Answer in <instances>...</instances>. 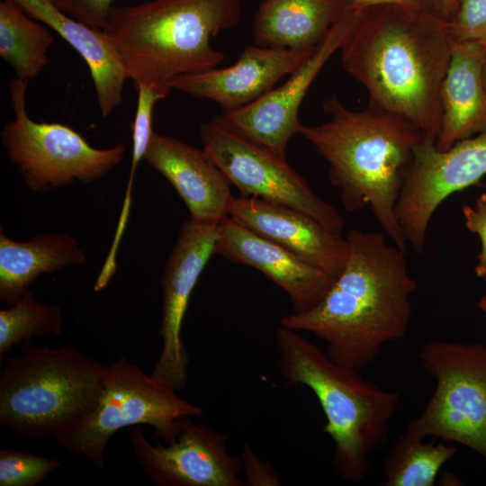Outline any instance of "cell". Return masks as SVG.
I'll return each mask as SVG.
<instances>
[{
  "label": "cell",
  "instance_id": "cell-1",
  "mask_svg": "<svg viewBox=\"0 0 486 486\" xmlns=\"http://www.w3.org/2000/svg\"><path fill=\"white\" fill-rule=\"evenodd\" d=\"M452 46L447 20L437 14L358 5L339 50L345 70L367 90L368 107L406 119L435 141Z\"/></svg>",
  "mask_w": 486,
  "mask_h": 486
},
{
  "label": "cell",
  "instance_id": "cell-2",
  "mask_svg": "<svg viewBox=\"0 0 486 486\" xmlns=\"http://www.w3.org/2000/svg\"><path fill=\"white\" fill-rule=\"evenodd\" d=\"M383 232L348 230L349 256L341 274L310 310L284 316L280 325L310 332L335 363L361 371L383 347L403 339L418 283L406 253Z\"/></svg>",
  "mask_w": 486,
  "mask_h": 486
},
{
  "label": "cell",
  "instance_id": "cell-3",
  "mask_svg": "<svg viewBox=\"0 0 486 486\" xmlns=\"http://www.w3.org/2000/svg\"><path fill=\"white\" fill-rule=\"evenodd\" d=\"M329 120L302 126L301 133L328 164L330 183L345 209L369 206L389 239L406 253L407 240L395 214L414 154L424 135L398 115L367 106L354 111L333 95L322 104Z\"/></svg>",
  "mask_w": 486,
  "mask_h": 486
},
{
  "label": "cell",
  "instance_id": "cell-4",
  "mask_svg": "<svg viewBox=\"0 0 486 486\" xmlns=\"http://www.w3.org/2000/svg\"><path fill=\"white\" fill-rule=\"evenodd\" d=\"M240 0H151L110 10L103 30L134 87L169 94L173 79L217 68L224 54L212 38L235 27Z\"/></svg>",
  "mask_w": 486,
  "mask_h": 486
},
{
  "label": "cell",
  "instance_id": "cell-5",
  "mask_svg": "<svg viewBox=\"0 0 486 486\" xmlns=\"http://www.w3.org/2000/svg\"><path fill=\"white\" fill-rule=\"evenodd\" d=\"M274 343L286 384L308 387L320 405L338 474L347 482H362L368 475L371 456L390 436L399 393L364 379L358 370L335 363L298 330L280 325Z\"/></svg>",
  "mask_w": 486,
  "mask_h": 486
},
{
  "label": "cell",
  "instance_id": "cell-6",
  "mask_svg": "<svg viewBox=\"0 0 486 486\" xmlns=\"http://www.w3.org/2000/svg\"><path fill=\"white\" fill-rule=\"evenodd\" d=\"M23 342L0 374V426L32 439L55 437L93 411L105 365L68 344Z\"/></svg>",
  "mask_w": 486,
  "mask_h": 486
},
{
  "label": "cell",
  "instance_id": "cell-7",
  "mask_svg": "<svg viewBox=\"0 0 486 486\" xmlns=\"http://www.w3.org/2000/svg\"><path fill=\"white\" fill-rule=\"evenodd\" d=\"M203 411L164 382L120 357L104 366L93 411L54 438L62 448L103 469L107 444L119 430L147 425L153 428L155 439L168 442L184 418Z\"/></svg>",
  "mask_w": 486,
  "mask_h": 486
},
{
  "label": "cell",
  "instance_id": "cell-8",
  "mask_svg": "<svg viewBox=\"0 0 486 486\" xmlns=\"http://www.w3.org/2000/svg\"><path fill=\"white\" fill-rule=\"evenodd\" d=\"M29 80L11 79L9 93L14 118L1 132L8 158L18 166L27 187L36 193L87 184L105 176L124 158L126 148L92 147L77 131L58 122H37L26 109Z\"/></svg>",
  "mask_w": 486,
  "mask_h": 486
},
{
  "label": "cell",
  "instance_id": "cell-9",
  "mask_svg": "<svg viewBox=\"0 0 486 486\" xmlns=\"http://www.w3.org/2000/svg\"><path fill=\"white\" fill-rule=\"evenodd\" d=\"M419 361L436 388L406 430L456 442L486 460V345L431 340Z\"/></svg>",
  "mask_w": 486,
  "mask_h": 486
},
{
  "label": "cell",
  "instance_id": "cell-10",
  "mask_svg": "<svg viewBox=\"0 0 486 486\" xmlns=\"http://www.w3.org/2000/svg\"><path fill=\"white\" fill-rule=\"evenodd\" d=\"M200 137L204 151L242 196L298 210L342 236L345 220L340 212L316 195L286 158L246 138L219 115L201 125Z\"/></svg>",
  "mask_w": 486,
  "mask_h": 486
},
{
  "label": "cell",
  "instance_id": "cell-11",
  "mask_svg": "<svg viewBox=\"0 0 486 486\" xmlns=\"http://www.w3.org/2000/svg\"><path fill=\"white\" fill-rule=\"evenodd\" d=\"M486 175V130L439 150L424 138L395 207L403 235L416 254L424 251L428 228L440 204L451 194L480 184Z\"/></svg>",
  "mask_w": 486,
  "mask_h": 486
},
{
  "label": "cell",
  "instance_id": "cell-12",
  "mask_svg": "<svg viewBox=\"0 0 486 486\" xmlns=\"http://www.w3.org/2000/svg\"><path fill=\"white\" fill-rule=\"evenodd\" d=\"M128 435L135 458L158 486H246L241 459L230 453L227 435L192 417L168 442H150L137 426Z\"/></svg>",
  "mask_w": 486,
  "mask_h": 486
},
{
  "label": "cell",
  "instance_id": "cell-13",
  "mask_svg": "<svg viewBox=\"0 0 486 486\" xmlns=\"http://www.w3.org/2000/svg\"><path fill=\"white\" fill-rule=\"evenodd\" d=\"M218 224L184 222L161 276L162 347L151 374L178 392L187 384L189 364L182 326L194 288L215 254Z\"/></svg>",
  "mask_w": 486,
  "mask_h": 486
},
{
  "label": "cell",
  "instance_id": "cell-14",
  "mask_svg": "<svg viewBox=\"0 0 486 486\" xmlns=\"http://www.w3.org/2000/svg\"><path fill=\"white\" fill-rule=\"evenodd\" d=\"M358 5L338 20L315 48L310 57L287 80L252 104L238 110L222 112L219 117L230 127L286 158L291 138L301 133V104L314 79L332 55L339 50L350 32Z\"/></svg>",
  "mask_w": 486,
  "mask_h": 486
},
{
  "label": "cell",
  "instance_id": "cell-15",
  "mask_svg": "<svg viewBox=\"0 0 486 486\" xmlns=\"http://www.w3.org/2000/svg\"><path fill=\"white\" fill-rule=\"evenodd\" d=\"M313 50L249 45L234 65L181 76L170 85L172 89L192 97L217 103L222 112L234 111L272 90L281 78L302 65Z\"/></svg>",
  "mask_w": 486,
  "mask_h": 486
},
{
  "label": "cell",
  "instance_id": "cell-16",
  "mask_svg": "<svg viewBox=\"0 0 486 486\" xmlns=\"http://www.w3.org/2000/svg\"><path fill=\"white\" fill-rule=\"evenodd\" d=\"M229 216L336 279L348 259L346 238L298 210L255 196H241L233 197Z\"/></svg>",
  "mask_w": 486,
  "mask_h": 486
},
{
  "label": "cell",
  "instance_id": "cell-17",
  "mask_svg": "<svg viewBox=\"0 0 486 486\" xmlns=\"http://www.w3.org/2000/svg\"><path fill=\"white\" fill-rule=\"evenodd\" d=\"M215 254L260 271L287 293L296 313L316 306L336 280L230 216L217 226Z\"/></svg>",
  "mask_w": 486,
  "mask_h": 486
},
{
  "label": "cell",
  "instance_id": "cell-18",
  "mask_svg": "<svg viewBox=\"0 0 486 486\" xmlns=\"http://www.w3.org/2000/svg\"><path fill=\"white\" fill-rule=\"evenodd\" d=\"M144 160L176 189L190 220L219 223L229 217L231 184L203 148L153 132Z\"/></svg>",
  "mask_w": 486,
  "mask_h": 486
},
{
  "label": "cell",
  "instance_id": "cell-19",
  "mask_svg": "<svg viewBox=\"0 0 486 486\" xmlns=\"http://www.w3.org/2000/svg\"><path fill=\"white\" fill-rule=\"evenodd\" d=\"M485 52L486 41L453 40L440 88L441 124L435 140L439 150L486 130V87L482 77Z\"/></svg>",
  "mask_w": 486,
  "mask_h": 486
},
{
  "label": "cell",
  "instance_id": "cell-20",
  "mask_svg": "<svg viewBox=\"0 0 486 486\" xmlns=\"http://www.w3.org/2000/svg\"><path fill=\"white\" fill-rule=\"evenodd\" d=\"M10 1L51 28L82 57L89 68L103 116H108L122 104L123 86L128 78L122 59L104 30L75 19L51 0Z\"/></svg>",
  "mask_w": 486,
  "mask_h": 486
},
{
  "label": "cell",
  "instance_id": "cell-21",
  "mask_svg": "<svg viewBox=\"0 0 486 486\" xmlns=\"http://www.w3.org/2000/svg\"><path fill=\"white\" fill-rule=\"evenodd\" d=\"M355 4L347 0H263L255 14L256 45L313 50Z\"/></svg>",
  "mask_w": 486,
  "mask_h": 486
},
{
  "label": "cell",
  "instance_id": "cell-22",
  "mask_svg": "<svg viewBox=\"0 0 486 486\" xmlns=\"http://www.w3.org/2000/svg\"><path fill=\"white\" fill-rule=\"evenodd\" d=\"M86 259L76 240L67 233L39 234L26 241H16L1 228L0 301L11 305L30 291L40 274L80 266Z\"/></svg>",
  "mask_w": 486,
  "mask_h": 486
},
{
  "label": "cell",
  "instance_id": "cell-23",
  "mask_svg": "<svg viewBox=\"0 0 486 486\" xmlns=\"http://www.w3.org/2000/svg\"><path fill=\"white\" fill-rule=\"evenodd\" d=\"M54 36L47 25L10 0L0 2V56L15 77H36L49 63Z\"/></svg>",
  "mask_w": 486,
  "mask_h": 486
},
{
  "label": "cell",
  "instance_id": "cell-24",
  "mask_svg": "<svg viewBox=\"0 0 486 486\" xmlns=\"http://www.w3.org/2000/svg\"><path fill=\"white\" fill-rule=\"evenodd\" d=\"M457 448L440 443H426L407 430L389 448L383 460L384 486H433L442 466Z\"/></svg>",
  "mask_w": 486,
  "mask_h": 486
},
{
  "label": "cell",
  "instance_id": "cell-25",
  "mask_svg": "<svg viewBox=\"0 0 486 486\" xmlns=\"http://www.w3.org/2000/svg\"><path fill=\"white\" fill-rule=\"evenodd\" d=\"M62 325L60 307L35 300L30 290L0 310V355L12 352L16 344L33 336H58Z\"/></svg>",
  "mask_w": 486,
  "mask_h": 486
},
{
  "label": "cell",
  "instance_id": "cell-26",
  "mask_svg": "<svg viewBox=\"0 0 486 486\" xmlns=\"http://www.w3.org/2000/svg\"><path fill=\"white\" fill-rule=\"evenodd\" d=\"M138 93L137 108L135 117L131 125L132 129V154L129 180L123 198L121 215L116 226L112 248H119L122 235L127 227L131 204V192L135 172L139 163L144 159L145 153L148 148L152 130V113L158 101L164 99L168 94L144 85L135 87Z\"/></svg>",
  "mask_w": 486,
  "mask_h": 486
},
{
  "label": "cell",
  "instance_id": "cell-27",
  "mask_svg": "<svg viewBox=\"0 0 486 486\" xmlns=\"http://www.w3.org/2000/svg\"><path fill=\"white\" fill-rule=\"evenodd\" d=\"M63 465L62 460L13 449L0 450V486H36Z\"/></svg>",
  "mask_w": 486,
  "mask_h": 486
},
{
  "label": "cell",
  "instance_id": "cell-28",
  "mask_svg": "<svg viewBox=\"0 0 486 486\" xmlns=\"http://www.w3.org/2000/svg\"><path fill=\"white\" fill-rule=\"evenodd\" d=\"M447 23L454 40L486 41V0H458Z\"/></svg>",
  "mask_w": 486,
  "mask_h": 486
},
{
  "label": "cell",
  "instance_id": "cell-29",
  "mask_svg": "<svg viewBox=\"0 0 486 486\" xmlns=\"http://www.w3.org/2000/svg\"><path fill=\"white\" fill-rule=\"evenodd\" d=\"M62 11L91 27L103 30L115 0H51Z\"/></svg>",
  "mask_w": 486,
  "mask_h": 486
},
{
  "label": "cell",
  "instance_id": "cell-30",
  "mask_svg": "<svg viewBox=\"0 0 486 486\" xmlns=\"http://www.w3.org/2000/svg\"><path fill=\"white\" fill-rule=\"evenodd\" d=\"M242 472L247 486H278L279 475L271 463L259 457L248 445L241 454Z\"/></svg>",
  "mask_w": 486,
  "mask_h": 486
},
{
  "label": "cell",
  "instance_id": "cell-31",
  "mask_svg": "<svg viewBox=\"0 0 486 486\" xmlns=\"http://www.w3.org/2000/svg\"><path fill=\"white\" fill-rule=\"evenodd\" d=\"M465 226L477 234L481 239L482 248L478 255V265L475 273L479 277L486 274V193L482 194L475 202V208L469 205L463 207Z\"/></svg>",
  "mask_w": 486,
  "mask_h": 486
},
{
  "label": "cell",
  "instance_id": "cell-32",
  "mask_svg": "<svg viewBox=\"0 0 486 486\" xmlns=\"http://www.w3.org/2000/svg\"><path fill=\"white\" fill-rule=\"evenodd\" d=\"M361 6L395 5L419 12L437 14L436 0H347Z\"/></svg>",
  "mask_w": 486,
  "mask_h": 486
},
{
  "label": "cell",
  "instance_id": "cell-33",
  "mask_svg": "<svg viewBox=\"0 0 486 486\" xmlns=\"http://www.w3.org/2000/svg\"><path fill=\"white\" fill-rule=\"evenodd\" d=\"M436 5L438 14L448 21L457 11L458 0H436Z\"/></svg>",
  "mask_w": 486,
  "mask_h": 486
},
{
  "label": "cell",
  "instance_id": "cell-34",
  "mask_svg": "<svg viewBox=\"0 0 486 486\" xmlns=\"http://www.w3.org/2000/svg\"><path fill=\"white\" fill-rule=\"evenodd\" d=\"M482 278H484L486 281V274ZM478 306L486 314V294L481 298L478 302Z\"/></svg>",
  "mask_w": 486,
  "mask_h": 486
},
{
  "label": "cell",
  "instance_id": "cell-35",
  "mask_svg": "<svg viewBox=\"0 0 486 486\" xmlns=\"http://www.w3.org/2000/svg\"><path fill=\"white\" fill-rule=\"evenodd\" d=\"M482 77H483L484 85L486 87V52L484 56L483 65H482Z\"/></svg>",
  "mask_w": 486,
  "mask_h": 486
},
{
  "label": "cell",
  "instance_id": "cell-36",
  "mask_svg": "<svg viewBox=\"0 0 486 486\" xmlns=\"http://www.w3.org/2000/svg\"><path fill=\"white\" fill-rule=\"evenodd\" d=\"M483 188H486V183L485 184H480Z\"/></svg>",
  "mask_w": 486,
  "mask_h": 486
}]
</instances>
